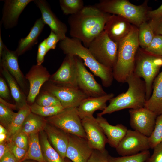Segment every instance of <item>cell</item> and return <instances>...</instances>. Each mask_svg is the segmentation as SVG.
<instances>
[{"label": "cell", "mask_w": 162, "mask_h": 162, "mask_svg": "<svg viewBox=\"0 0 162 162\" xmlns=\"http://www.w3.org/2000/svg\"><path fill=\"white\" fill-rule=\"evenodd\" d=\"M111 15L94 5L84 6L78 13L68 17L70 35L82 42L84 46L88 48L92 40L104 31Z\"/></svg>", "instance_id": "1"}, {"label": "cell", "mask_w": 162, "mask_h": 162, "mask_svg": "<svg viewBox=\"0 0 162 162\" xmlns=\"http://www.w3.org/2000/svg\"><path fill=\"white\" fill-rule=\"evenodd\" d=\"M127 91L112 98L104 110L97 115L103 116L125 109H137L144 107L146 98L145 82L134 73L127 78Z\"/></svg>", "instance_id": "2"}, {"label": "cell", "mask_w": 162, "mask_h": 162, "mask_svg": "<svg viewBox=\"0 0 162 162\" xmlns=\"http://www.w3.org/2000/svg\"><path fill=\"white\" fill-rule=\"evenodd\" d=\"M139 45L138 29L133 25L128 34L118 44L117 59L112 71L114 79L118 82H126L128 77L134 73Z\"/></svg>", "instance_id": "3"}, {"label": "cell", "mask_w": 162, "mask_h": 162, "mask_svg": "<svg viewBox=\"0 0 162 162\" xmlns=\"http://www.w3.org/2000/svg\"><path fill=\"white\" fill-rule=\"evenodd\" d=\"M59 46L66 55L77 56L82 59L85 66L100 79L103 86L108 87L112 85L114 79L112 70L98 62L80 40L67 36L60 41Z\"/></svg>", "instance_id": "4"}, {"label": "cell", "mask_w": 162, "mask_h": 162, "mask_svg": "<svg viewBox=\"0 0 162 162\" xmlns=\"http://www.w3.org/2000/svg\"><path fill=\"white\" fill-rule=\"evenodd\" d=\"M94 5L104 12L122 16L139 27L146 21L148 11L144 4L136 5L127 0H101Z\"/></svg>", "instance_id": "5"}, {"label": "cell", "mask_w": 162, "mask_h": 162, "mask_svg": "<svg viewBox=\"0 0 162 162\" xmlns=\"http://www.w3.org/2000/svg\"><path fill=\"white\" fill-rule=\"evenodd\" d=\"M162 66V57L146 51H137L135 60L134 73L144 79L146 87V98L148 100L152 92L153 85L156 77Z\"/></svg>", "instance_id": "6"}, {"label": "cell", "mask_w": 162, "mask_h": 162, "mask_svg": "<svg viewBox=\"0 0 162 162\" xmlns=\"http://www.w3.org/2000/svg\"><path fill=\"white\" fill-rule=\"evenodd\" d=\"M88 48L98 62L113 69L117 59L118 44L112 40L104 30L92 40Z\"/></svg>", "instance_id": "7"}, {"label": "cell", "mask_w": 162, "mask_h": 162, "mask_svg": "<svg viewBox=\"0 0 162 162\" xmlns=\"http://www.w3.org/2000/svg\"><path fill=\"white\" fill-rule=\"evenodd\" d=\"M41 89L55 96L64 108H77L83 100L89 97L78 88L49 80L43 85Z\"/></svg>", "instance_id": "8"}, {"label": "cell", "mask_w": 162, "mask_h": 162, "mask_svg": "<svg viewBox=\"0 0 162 162\" xmlns=\"http://www.w3.org/2000/svg\"><path fill=\"white\" fill-rule=\"evenodd\" d=\"M48 123L69 134L86 138L77 108H64L57 114L47 117Z\"/></svg>", "instance_id": "9"}, {"label": "cell", "mask_w": 162, "mask_h": 162, "mask_svg": "<svg viewBox=\"0 0 162 162\" xmlns=\"http://www.w3.org/2000/svg\"><path fill=\"white\" fill-rule=\"evenodd\" d=\"M150 148L148 137L137 131L128 130L116 148L119 154L124 156L134 155Z\"/></svg>", "instance_id": "10"}, {"label": "cell", "mask_w": 162, "mask_h": 162, "mask_svg": "<svg viewBox=\"0 0 162 162\" xmlns=\"http://www.w3.org/2000/svg\"><path fill=\"white\" fill-rule=\"evenodd\" d=\"M75 57L77 69L78 88L89 97H98L106 94L93 75L86 69L82 60L79 57Z\"/></svg>", "instance_id": "11"}, {"label": "cell", "mask_w": 162, "mask_h": 162, "mask_svg": "<svg viewBox=\"0 0 162 162\" xmlns=\"http://www.w3.org/2000/svg\"><path fill=\"white\" fill-rule=\"evenodd\" d=\"M129 112L131 128L134 130L149 137L154 130L157 116L145 107L130 109Z\"/></svg>", "instance_id": "12"}, {"label": "cell", "mask_w": 162, "mask_h": 162, "mask_svg": "<svg viewBox=\"0 0 162 162\" xmlns=\"http://www.w3.org/2000/svg\"><path fill=\"white\" fill-rule=\"evenodd\" d=\"M51 75L47 69L42 65H33L25 77L29 82V90L27 96V103L35 102L43 85L49 80Z\"/></svg>", "instance_id": "13"}, {"label": "cell", "mask_w": 162, "mask_h": 162, "mask_svg": "<svg viewBox=\"0 0 162 162\" xmlns=\"http://www.w3.org/2000/svg\"><path fill=\"white\" fill-rule=\"evenodd\" d=\"M81 120L87 139L91 147L101 151L105 150L108 140L96 118L93 116H87Z\"/></svg>", "instance_id": "14"}, {"label": "cell", "mask_w": 162, "mask_h": 162, "mask_svg": "<svg viewBox=\"0 0 162 162\" xmlns=\"http://www.w3.org/2000/svg\"><path fill=\"white\" fill-rule=\"evenodd\" d=\"M18 57L15 51L9 50L4 45L1 56L0 64L3 66L16 80L26 95H28L29 87L19 67Z\"/></svg>", "instance_id": "15"}, {"label": "cell", "mask_w": 162, "mask_h": 162, "mask_svg": "<svg viewBox=\"0 0 162 162\" xmlns=\"http://www.w3.org/2000/svg\"><path fill=\"white\" fill-rule=\"evenodd\" d=\"M77 75L75 56L66 55L58 69L51 75L49 81L78 88Z\"/></svg>", "instance_id": "16"}, {"label": "cell", "mask_w": 162, "mask_h": 162, "mask_svg": "<svg viewBox=\"0 0 162 162\" xmlns=\"http://www.w3.org/2000/svg\"><path fill=\"white\" fill-rule=\"evenodd\" d=\"M66 158L72 162H88L93 149L86 138L68 134Z\"/></svg>", "instance_id": "17"}, {"label": "cell", "mask_w": 162, "mask_h": 162, "mask_svg": "<svg viewBox=\"0 0 162 162\" xmlns=\"http://www.w3.org/2000/svg\"><path fill=\"white\" fill-rule=\"evenodd\" d=\"M34 0H4L1 22L6 29L15 27L21 14Z\"/></svg>", "instance_id": "18"}, {"label": "cell", "mask_w": 162, "mask_h": 162, "mask_svg": "<svg viewBox=\"0 0 162 162\" xmlns=\"http://www.w3.org/2000/svg\"><path fill=\"white\" fill-rule=\"evenodd\" d=\"M33 2L40 10L41 18L45 24L59 37L60 41L67 37L68 28L65 23L60 20L52 10L49 4L45 0H34Z\"/></svg>", "instance_id": "19"}, {"label": "cell", "mask_w": 162, "mask_h": 162, "mask_svg": "<svg viewBox=\"0 0 162 162\" xmlns=\"http://www.w3.org/2000/svg\"><path fill=\"white\" fill-rule=\"evenodd\" d=\"M132 25L124 18L112 14L107 21L104 30L112 40L118 44L128 34Z\"/></svg>", "instance_id": "20"}, {"label": "cell", "mask_w": 162, "mask_h": 162, "mask_svg": "<svg viewBox=\"0 0 162 162\" xmlns=\"http://www.w3.org/2000/svg\"><path fill=\"white\" fill-rule=\"evenodd\" d=\"M96 120L102 128L112 147L116 148L125 135L128 129L122 124L113 125L102 116L97 115Z\"/></svg>", "instance_id": "21"}, {"label": "cell", "mask_w": 162, "mask_h": 162, "mask_svg": "<svg viewBox=\"0 0 162 162\" xmlns=\"http://www.w3.org/2000/svg\"><path fill=\"white\" fill-rule=\"evenodd\" d=\"M44 130L52 146L63 159L66 153L69 141L68 134L59 128L47 123Z\"/></svg>", "instance_id": "22"}, {"label": "cell", "mask_w": 162, "mask_h": 162, "mask_svg": "<svg viewBox=\"0 0 162 162\" xmlns=\"http://www.w3.org/2000/svg\"><path fill=\"white\" fill-rule=\"evenodd\" d=\"M114 96L113 93L96 97H88L83 100L77 108L78 113L82 119L86 116H93L97 110L102 111L107 107L106 102Z\"/></svg>", "instance_id": "23"}, {"label": "cell", "mask_w": 162, "mask_h": 162, "mask_svg": "<svg viewBox=\"0 0 162 162\" xmlns=\"http://www.w3.org/2000/svg\"><path fill=\"white\" fill-rule=\"evenodd\" d=\"M45 25L41 17L38 19L35 22L28 34L25 37L20 39L15 51L18 57L31 50L38 43V37Z\"/></svg>", "instance_id": "24"}, {"label": "cell", "mask_w": 162, "mask_h": 162, "mask_svg": "<svg viewBox=\"0 0 162 162\" xmlns=\"http://www.w3.org/2000/svg\"><path fill=\"white\" fill-rule=\"evenodd\" d=\"M144 107L152 111L157 116L162 114V77L160 73L154 81L152 95L146 100Z\"/></svg>", "instance_id": "25"}, {"label": "cell", "mask_w": 162, "mask_h": 162, "mask_svg": "<svg viewBox=\"0 0 162 162\" xmlns=\"http://www.w3.org/2000/svg\"><path fill=\"white\" fill-rule=\"evenodd\" d=\"M0 71L9 87L11 94L18 110L27 104L26 95L16 80L3 66L0 64Z\"/></svg>", "instance_id": "26"}, {"label": "cell", "mask_w": 162, "mask_h": 162, "mask_svg": "<svg viewBox=\"0 0 162 162\" xmlns=\"http://www.w3.org/2000/svg\"><path fill=\"white\" fill-rule=\"evenodd\" d=\"M28 146L26 155L22 161L31 160L38 162H46L43 155L39 139V133L28 135Z\"/></svg>", "instance_id": "27"}, {"label": "cell", "mask_w": 162, "mask_h": 162, "mask_svg": "<svg viewBox=\"0 0 162 162\" xmlns=\"http://www.w3.org/2000/svg\"><path fill=\"white\" fill-rule=\"evenodd\" d=\"M47 123L44 117L31 112L26 118L20 130L28 136L40 133L44 130Z\"/></svg>", "instance_id": "28"}, {"label": "cell", "mask_w": 162, "mask_h": 162, "mask_svg": "<svg viewBox=\"0 0 162 162\" xmlns=\"http://www.w3.org/2000/svg\"><path fill=\"white\" fill-rule=\"evenodd\" d=\"M39 139L44 157L46 162H65L49 142L44 130L39 133Z\"/></svg>", "instance_id": "29"}, {"label": "cell", "mask_w": 162, "mask_h": 162, "mask_svg": "<svg viewBox=\"0 0 162 162\" xmlns=\"http://www.w3.org/2000/svg\"><path fill=\"white\" fill-rule=\"evenodd\" d=\"M31 112L28 104L19 109L7 130V140H8L21 129L27 116Z\"/></svg>", "instance_id": "30"}, {"label": "cell", "mask_w": 162, "mask_h": 162, "mask_svg": "<svg viewBox=\"0 0 162 162\" xmlns=\"http://www.w3.org/2000/svg\"><path fill=\"white\" fill-rule=\"evenodd\" d=\"M16 108L15 105L11 104L0 98V122L7 130L16 112L12 108Z\"/></svg>", "instance_id": "31"}, {"label": "cell", "mask_w": 162, "mask_h": 162, "mask_svg": "<svg viewBox=\"0 0 162 162\" xmlns=\"http://www.w3.org/2000/svg\"><path fill=\"white\" fill-rule=\"evenodd\" d=\"M155 35L149 23L146 21L143 22L138 29L139 45L145 49L150 45Z\"/></svg>", "instance_id": "32"}, {"label": "cell", "mask_w": 162, "mask_h": 162, "mask_svg": "<svg viewBox=\"0 0 162 162\" xmlns=\"http://www.w3.org/2000/svg\"><path fill=\"white\" fill-rule=\"evenodd\" d=\"M29 106L32 112L44 117H48L55 115L64 109L62 105L41 106L35 102Z\"/></svg>", "instance_id": "33"}, {"label": "cell", "mask_w": 162, "mask_h": 162, "mask_svg": "<svg viewBox=\"0 0 162 162\" xmlns=\"http://www.w3.org/2000/svg\"><path fill=\"white\" fill-rule=\"evenodd\" d=\"M59 2L61 8L65 15L76 14L84 7L82 0H60Z\"/></svg>", "instance_id": "34"}, {"label": "cell", "mask_w": 162, "mask_h": 162, "mask_svg": "<svg viewBox=\"0 0 162 162\" xmlns=\"http://www.w3.org/2000/svg\"><path fill=\"white\" fill-rule=\"evenodd\" d=\"M150 156L149 150L141 152L137 154L128 156L113 157L109 155V162H145Z\"/></svg>", "instance_id": "35"}, {"label": "cell", "mask_w": 162, "mask_h": 162, "mask_svg": "<svg viewBox=\"0 0 162 162\" xmlns=\"http://www.w3.org/2000/svg\"><path fill=\"white\" fill-rule=\"evenodd\" d=\"M39 105L52 106L62 105L59 100L48 92L41 89L37 96L35 102Z\"/></svg>", "instance_id": "36"}, {"label": "cell", "mask_w": 162, "mask_h": 162, "mask_svg": "<svg viewBox=\"0 0 162 162\" xmlns=\"http://www.w3.org/2000/svg\"><path fill=\"white\" fill-rule=\"evenodd\" d=\"M148 140L152 149L162 142V114L157 116L154 130Z\"/></svg>", "instance_id": "37"}, {"label": "cell", "mask_w": 162, "mask_h": 162, "mask_svg": "<svg viewBox=\"0 0 162 162\" xmlns=\"http://www.w3.org/2000/svg\"><path fill=\"white\" fill-rule=\"evenodd\" d=\"M144 50L152 54L162 57V35H155L150 45Z\"/></svg>", "instance_id": "38"}, {"label": "cell", "mask_w": 162, "mask_h": 162, "mask_svg": "<svg viewBox=\"0 0 162 162\" xmlns=\"http://www.w3.org/2000/svg\"><path fill=\"white\" fill-rule=\"evenodd\" d=\"M18 147L28 150V136L20 130L9 140Z\"/></svg>", "instance_id": "39"}, {"label": "cell", "mask_w": 162, "mask_h": 162, "mask_svg": "<svg viewBox=\"0 0 162 162\" xmlns=\"http://www.w3.org/2000/svg\"><path fill=\"white\" fill-rule=\"evenodd\" d=\"M7 141L9 150L14 155L18 162L22 161L26 155L28 150L18 147L10 140Z\"/></svg>", "instance_id": "40"}, {"label": "cell", "mask_w": 162, "mask_h": 162, "mask_svg": "<svg viewBox=\"0 0 162 162\" xmlns=\"http://www.w3.org/2000/svg\"><path fill=\"white\" fill-rule=\"evenodd\" d=\"M109 154L106 149L104 151L94 149L88 162H109Z\"/></svg>", "instance_id": "41"}, {"label": "cell", "mask_w": 162, "mask_h": 162, "mask_svg": "<svg viewBox=\"0 0 162 162\" xmlns=\"http://www.w3.org/2000/svg\"><path fill=\"white\" fill-rule=\"evenodd\" d=\"M0 96L6 101H10L12 97L7 82L1 76L0 77Z\"/></svg>", "instance_id": "42"}, {"label": "cell", "mask_w": 162, "mask_h": 162, "mask_svg": "<svg viewBox=\"0 0 162 162\" xmlns=\"http://www.w3.org/2000/svg\"><path fill=\"white\" fill-rule=\"evenodd\" d=\"M47 52L46 39H45L40 43L38 47L36 58L37 64H42L44 61L45 56Z\"/></svg>", "instance_id": "43"}, {"label": "cell", "mask_w": 162, "mask_h": 162, "mask_svg": "<svg viewBox=\"0 0 162 162\" xmlns=\"http://www.w3.org/2000/svg\"><path fill=\"white\" fill-rule=\"evenodd\" d=\"M153 149L152 154L145 162H162V142L156 145Z\"/></svg>", "instance_id": "44"}, {"label": "cell", "mask_w": 162, "mask_h": 162, "mask_svg": "<svg viewBox=\"0 0 162 162\" xmlns=\"http://www.w3.org/2000/svg\"><path fill=\"white\" fill-rule=\"evenodd\" d=\"M60 40L58 36L52 31L46 38V44L47 52L51 50H54L56 47V45Z\"/></svg>", "instance_id": "45"}, {"label": "cell", "mask_w": 162, "mask_h": 162, "mask_svg": "<svg viewBox=\"0 0 162 162\" xmlns=\"http://www.w3.org/2000/svg\"><path fill=\"white\" fill-rule=\"evenodd\" d=\"M148 23L155 35H162V17L150 19Z\"/></svg>", "instance_id": "46"}, {"label": "cell", "mask_w": 162, "mask_h": 162, "mask_svg": "<svg viewBox=\"0 0 162 162\" xmlns=\"http://www.w3.org/2000/svg\"><path fill=\"white\" fill-rule=\"evenodd\" d=\"M147 16L150 19L157 18L162 17V4L157 9L153 10H148Z\"/></svg>", "instance_id": "47"}, {"label": "cell", "mask_w": 162, "mask_h": 162, "mask_svg": "<svg viewBox=\"0 0 162 162\" xmlns=\"http://www.w3.org/2000/svg\"><path fill=\"white\" fill-rule=\"evenodd\" d=\"M0 162H18V161L8 149L5 154L0 159Z\"/></svg>", "instance_id": "48"}, {"label": "cell", "mask_w": 162, "mask_h": 162, "mask_svg": "<svg viewBox=\"0 0 162 162\" xmlns=\"http://www.w3.org/2000/svg\"><path fill=\"white\" fill-rule=\"evenodd\" d=\"M8 150L6 140L3 142L0 143V159Z\"/></svg>", "instance_id": "49"}, {"label": "cell", "mask_w": 162, "mask_h": 162, "mask_svg": "<svg viewBox=\"0 0 162 162\" xmlns=\"http://www.w3.org/2000/svg\"><path fill=\"white\" fill-rule=\"evenodd\" d=\"M1 24L0 23V56L2 54L4 46V44L2 39L1 34Z\"/></svg>", "instance_id": "50"}, {"label": "cell", "mask_w": 162, "mask_h": 162, "mask_svg": "<svg viewBox=\"0 0 162 162\" xmlns=\"http://www.w3.org/2000/svg\"><path fill=\"white\" fill-rule=\"evenodd\" d=\"M7 135V134L5 133L0 134V143L3 142L6 140Z\"/></svg>", "instance_id": "51"}, {"label": "cell", "mask_w": 162, "mask_h": 162, "mask_svg": "<svg viewBox=\"0 0 162 162\" xmlns=\"http://www.w3.org/2000/svg\"><path fill=\"white\" fill-rule=\"evenodd\" d=\"M2 133H5L7 134L8 130L6 128L3 126L2 125H0V134Z\"/></svg>", "instance_id": "52"}, {"label": "cell", "mask_w": 162, "mask_h": 162, "mask_svg": "<svg viewBox=\"0 0 162 162\" xmlns=\"http://www.w3.org/2000/svg\"><path fill=\"white\" fill-rule=\"evenodd\" d=\"M20 162H38L37 161H34L29 160H26Z\"/></svg>", "instance_id": "53"}, {"label": "cell", "mask_w": 162, "mask_h": 162, "mask_svg": "<svg viewBox=\"0 0 162 162\" xmlns=\"http://www.w3.org/2000/svg\"><path fill=\"white\" fill-rule=\"evenodd\" d=\"M65 162H72L71 160L68 159L67 158H65Z\"/></svg>", "instance_id": "54"}, {"label": "cell", "mask_w": 162, "mask_h": 162, "mask_svg": "<svg viewBox=\"0 0 162 162\" xmlns=\"http://www.w3.org/2000/svg\"><path fill=\"white\" fill-rule=\"evenodd\" d=\"M161 75V76H162V72L160 73Z\"/></svg>", "instance_id": "55"}]
</instances>
